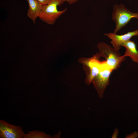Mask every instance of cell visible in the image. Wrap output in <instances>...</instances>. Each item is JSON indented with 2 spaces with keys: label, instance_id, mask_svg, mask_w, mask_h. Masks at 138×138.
Instances as JSON below:
<instances>
[{
  "label": "cell",
  "instance_id": "cell-1",
  "mask_svg": "<svg viewBox=\"0 0 138 138\" xmlns=\"http://www.w3.org/2000/svg\"><path fill=\"white\" fill-rule=\"evenodd\" d=\"M100 57H103L106 60L104 61L105 64L113 70L119 67L121 63L126 59L121 55L119 50L103 42L99 43L97 44Z\"/></svg>",
  "mask_w": 138,
  "mask_h": 138
},
{
  "label": "cell",
  "instance_id": "cell-2",
  "mask_svg": "<svg viewBox=\"0 0 138 138\" xmlns=\"http://www.w3.org/2000/svg\"><path fill=\"white\" fill-rule=\"evenodd\" d=\"M112 19L116 24L113 33H117L133 18L138 19V13H134L122 4H115L113 8Z\"/></svg>",
  "mask_w": 138,
  "mask_h": 138
},
{
  "label": "cell",
  "instance_id": "cell-3",
  "mask_svg": "<svg viewBox=\"0 0 138 138\" xmlns=\"http://www.w3.org/2000/svg\"><path fill=\"white\" fill-rule=\"evenodd\" d=\"M63 3L61 0H51L48 4L43 5L39 17V19L47 24H54L56 20L67 10L66 8L62 10H58L57 6Z\"/></svg>",
  "mask_w": 138,
  "mask_h": 138
},
{
  "label": "cell",
  "instance_id": "cell-4",
  "mask_svg": "<svg viewBox=\"0 0 138 138\" xmlns=\"http://www.w3.org/2000/svg\"><path fill=\"white\" fill-rule=\"evenodd\" d=\"M100 57L98 52L92 57H82L78 59V62L83 64L86 75L85 82L87 85H89L92 83L100 71L101 66V62L99 61Z\"/></svg>",
  "mask_w": 138,
  "mask_h": 138
},
{
  "label": "cell",
  "instance_id": "cell-5",
  "mask_svg": "<svg viewBox=\"0 0 138 138\" xmlns=\"http://www.w3.org/2000/svg\"><path fill=\"white\" fill-rule=\"evenodd\" d=\"M113 71L107 66L104 62H101L100 71L92 82L98 96L100 98L103 97L106 88L109 84V77Z\"/></svg>",
  "mask_w": 138,
  "mask_h": 138
},
{
  "label": "cell",
  "instance_id": "cell-6",
  "mask_svg": "<svg viewBox=\"0 0 138 138\" xmlns=\"http://www.w3.org/2000/svg\"><path fill=\"white\" fill-rule=\"evenodd\" d=\"M25 134L21 126L12 125L0 120V138H22Z\"/></svg>",
  "mask_w": 138,
  "mask_h": 138
},
{
  "label": "cell",
  "instance_id": "cell-7",
  "mask_svg": "<svg viewBox=\"0 0 138 138\" xmlns=\"http://www.w3.org/2000/svg\"><path fill=\"white\" fill-rule=\"evenodd\" d=\"M104 35L111 40L110 43L113 47L119 50L124 43L130 40L133 37L138 36V30L129 32L122 35L111 32L105 33Z\"/></svg>",
  "mask_w": 138,
  "mask_h": 138
},
{
  "label": "cell",
  "instance_id": "cell-8",
  "mask_svg": "<svg viewBox=\"0 0 138 138\" xmlns=\"http://www.w3.org/2000/svg\"><path fill=\"white\" fill-rule=\"evenodd\" d=\"M26 1L29 6V8L27 13V16L35 24L37 18L39 16L43 5L37 0Z\"/></svg>",
  "mask_w": 138,
  "mask_h": 138
},
{
  "label": "cell",
  "instance_id": "cell-9",
  "mask_svg": "<svg viewBox=\"0 0 138 138\" xmlns=\"http://www.w3.org/2000/svg\"><path fill=\"white\" fill-rule=\"evenodd\" d=\"M122 47L126 49L123 57H129L134 62L138 63V50L135 43L130 40L124 43Z\"/></svg>",
  "mask_w": 138,
  "mask_h": 138
},
{
  "label": "cell",
  "instance_id": "cell-10",
  "mask_svg": "<svg viewBox=\"0 0 138 138\" xmlns=\"http://www.w3.org/2000/svg\"><path fill=\"white\" fill-rule=\"evenodd\" d=\"M51 136L46 134L43 131L34 130L28 132L27 133L25 134L24 138H49Z\"/></svg>",
  "mask_w": 138,
  "mask_h": 138
},
{
  "label": "cell",
  "instance_id": "cell-11",
  "mask_svg": "<svg viewBox=\"0 0 138 138\" xmlns=\"http://www.w3.org/2000/svg\"><path fill=\"white\" fill-rule=\"evenodd\" d=\"M42 5L48 4L51 0H37Z\"/></svg>",
  "mask_w": 138,
  "mask_h": 138
},
{
  "label": "cell",
  "instance_id": "cell-12",
  "mask_svg": "<svg viewBox=\"0 0 138 138\" xmlns=\"http://www.w3.org/2000/svg\"><path fill=\"white\" fill-rule=\"evenodd\" d=\"M63 3L67 2L69 4H71L77 2L78 0H61Z\"/></svg>",
  "mask_w": 138,
  "mask_h": 138
}]
</instances>
